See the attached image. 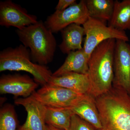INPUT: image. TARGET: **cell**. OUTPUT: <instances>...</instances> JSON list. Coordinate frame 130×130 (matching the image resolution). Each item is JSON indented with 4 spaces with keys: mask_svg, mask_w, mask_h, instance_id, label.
<instances>
[{
    "mask_svg": "<svg viewBox=\"0 0 130 130\" xmlns=\"http://www.w3.org/2000/svg\"><path fill=\"white\" fill-rule=\"evenodd\" d=\"M108 25L122 31L130 30V0L115 1L113 13Z\"/></svg>",
    "mask_w": 130,
    "mask_h": 130,
    "instance_id": "2e32d148",
    "label": "cell"
},
{
    "mask_svg": "<svg viewBox=\"0 0 130 130\" xmlns=\"http://www.w3.org/2000/svg\"><path fill=\"white\" fill-rule=\"evenodd\" d=\"M94 127L76 115L72 117L68 130H95Z\"/></svg>",
    "mask_w": 130,
    "mask_h": 130,
    "instance_id": "ffe728a7",
    "label": "cell"
},
{
    "mask_svg": "<svg viewBox=\"0 0 130 130\" xmlns=\"http://www.w3.org/2000/svg\"><path fill=\"white\" fill-rule=\"evenodd\" d=\"M89 17L85 0H81L63 11H55L48 16L44 23L53 33H56L72 24L83 25Z\"/></svg>",
    "mask_w": 130,
    "mask_h": 130,
    "instance_id": "52a82bcc",
    "label": "cell"
},
{
    "mask_svg": "<svg viewBox=\"0 0 130 130\" xmlns=\"http://www.w3.org/2000/svg\"><path fill=\"white\" fill-rule=\"evenodd\" d=\"M38 85L34 79L28 75L19 73L3 74L0 78V93L25 98L31 95Z\"/></svg>",
    "mask_w": 130,
    "mask_h": 130,
    "instance_id": "30bf717a",
    "label": "cell"
},
{
    "mask_svg": "<svg viewBox=\"0 0 130 130\" xmlns=\"http://www.w3.org/2000/svg\"><path fill=\"white\" fill-rule=\"evenodd\" d=\"M48 84L66 88L82 95L90 94V80L88 74L70 72L58 77L52 76Z\"/></svg>",
    "mask_w": 130,
    "mask_h": 130,
    "instance_id": "7c38bea8",
    "label": "cell"
},
{
    "mask_svg": "<svg viewBox=\"0 0 130 130\" xmlns=\"http://www.w3.org/2000/svg\"><path fill=\"white\" fill-rule=\"evenodd\" d=\"M6 71L29 73L42 86L48 83L53 74L46 66L33 62L29 49L23 44L6 48L0 52V72Z\"/></svg>",
    "mask_w": 130,
    "mask_h": 130,
    "instance_id": "277c9868",
    "label": "cell"
},
{
    "mask_svg": "<svg viewBox=\"0 0 130 130\" xmlns=\"http://www.w3.org/2000/svg\"><path fill=\"white\" fill-rule=\"evenodd\" d=\"M76 3V0H59L55 7V10L63 11Z\"/></svg>",
    "mask_w": 130,
    "mask_h": 130,
    "instance_id": "44dd1931",
    "label": "cell"
},
{
    "mask_svg": "<svg viewBox=\"0 0 130 130\" xmlns=\"http://www.w3.org/2000/svg\"><path fill=\"white\" fill-rule=\"evenodd\" d=\"M116 41L110 39L103 42L90 56L88 73L91 83L90 95L94 98L107 93L112 87Z\"/></svg>",
    "mask_w": 130,
    "mask_h": 130,
    "instance_id": "7a4b0ae2",
    "label": "cell"
},
{
    "mask_svg": "<svg viewBox=\"0 0 130 130\" xmlns=\"http://www.w3.org/2000/svg\"><path fill=\"white\" fill-rule=\"evenodd\" d=\"M89 59L83 48L71 51L68 54L63 64L53 73L52 76H60L70 72L88 74Z\"/></svg>",
    "mask_w": 130,
    "mask_h": 130,
    "instance_id": "4fadbf2b",
    "label": "cell"
},
{
    "mask_svg": "<svg viewBox=\"0 0 130 130\" xmlns=\"http://www.w3.org/2000/svg\"><path fill=\"white\" fill-rule=\"evenodd\" d=\"M14 103L23 106L27 113L25 122L19 127L18 130H46L47 107L31 95L25 98H17Z\"/></svg>",
    "mask_w": 130,
    "mask_h": 130,
    "instance_id": "8fae6325",
    "label": "cell"
},
{
    "mask_svg": "<svg viewBox=\"0 0 130 130\" xmlns=\"http://www.w3.org/2000/svg\"><path fill=\"white\" fill-rule=\"evenodd\" d=\"M85 95L48 83L31 95L46 107L57 108L72 107L81 101Z\"/></svg>",
    "mask_w": 130,
    "mask_h": 130,
    "instance_id": "8992f818",
    "label": "cell"
},
{
    "mask_svg": "<svg viewBox=\"0 0 130 130\" xmlns=\"http://www.w3.org/2000/svg\"><path fill=\"white\" fill-rule=\"evenodd\" d=\"M83 26L86 36L83 48L89 58L95 48L106 40L114 39L129 41L125 31L116 29L91 17H89Z\"/></svg>",
    "mask_w": 130,
    "mask_h": 130,
    "instance_id": "5b68a950",
    "label": "cell"
},
{
    "mask_svg": "<svg viewBox=\"0 0 130 130\" xmlns=\"http://www.w3.org/2000/svg\"><path fill=\"white\" fill-rule=\"evenodd\" d=\"M70 108L74 114L89 123L96 130L101 128V118L95 98L90 95H85L81 101Z\"/></svg>",
    "mask_w": 130,
    "mask_h": 130,
    "instance_id": "5bb4252c",
    "label": "cell"
},
{
    "mask_svg": "<svg viewBox=\"0 0 130 130\" xmlns=\"http://www.w3.org/2000/svg\"><path fill=\"white\" fill-rule=\"evenodd\" d=\"M18 124L14 107L6 104L0 111V130H18Z\"/></svg>",
    "mask_w": 130,
    "mask_h": 130,
    "instance_id": "d6986e66",
    "label": "cell"
},
{
    "mask_svg": "<svg viewBox=\"0 0 130 130\" xmlns=\"http://www.w3.org/2000/svg\"><path fill=\"white\" fill-rule=\"evenodd\" d=\"M38 21L36 15L28 13L26 9L11 0L0 2V25L2 26H13L21 29Z\"/></svg>",
    "mask_w": 130,
    "mask_h": 130,
    "instance_id": "9c48e42d",
    "label": "cell"
},
{
    "mask_svg": "<svg viewBox=\"0 0 130 130\" xmlns=\"http://www.w3.org/2000/svg\"><path fill=\"white\" fill-rule=\"evenodd\" d=\"M19 40L29 48L32 61L46 66L52 62L57 43L53 33L46 27L42 20L36 23L16 30Z\"/></svg>",
    "mask_w": 130,
    "mask_h": 130,
    "instance_id": "3957f363",
    "label": "cell"
},
{
    "mask_svg": "<svg viewBox=\"0 0 130 130\" xmlns=\"http://www.w3.org/2000/svg\"><path fill=\"white\" fill-rule=\"evenodd\" d=\"M74 115L70 108L47 107L45 116L46 124L64 130H68Z\"/></svg>",
    "mask_w": 130,
    "mask_h": 130,
    "instance_id": "e0dca14e",
    "label": "cell"
},
{
    "mask_svg": "<svg viewBox=\"0 0 130 130\" xmlns=\"http://www.w3.org/2000/svg\"><path fill=\"white\" fill-rule=\"evenodd\" d=\"M89 17L106 23L109 22L113 13V0H85Z\"/></svg>",
    "mask_w": 130,
    "mask_h": 130,
    "instance_id": "ac0fdd59",
    "label": "cell"
},
{
    "mask_svg": "<svg viewBox=\"0 0 130 130\" xmlns=\"http://www.w3.org/2000/svg\"><path fill=\"white\" fill-rule=\"evenodd\" d=\"M102 127L95 130H130V95L112 86L95 98Z\"/></svg>",
    "mask_w": 130,
    "mask_h": 130,
    "instance_id": "6da1fadb",
    "label": "cell"
},
{
    "mask_svg": "<svg viewBox=\"0 0 130 130\" xmlns=\"http://www.w3.org/2000/svg\"><path fill=\"white\" fill-rule=\"evenodd\" d=\"M112 86L123 89L130 95V45L116 40L113 60Z\"/></svg>",
    "mask_w": 130,
    "mask_h": 130,
    "instance_id": "ba28073f",
    "label": "cell"
},
{
    "mask_svg": "<svg viewBox=\"0 0 130 130\" xmlns=\"http://www.w3.org/2000/svg\"><path fill=\"white\" fill-rule=\"evenodd\" d=\"M60 32L62 41L59 47L63 54H68L71 51L83 48L82 42L85 35L83 26L73 24L64 28Z\"/></svg>",
    "mask_w": 130,
    "mask_h": 130,
    "instance_id": "9a60e30c",
    "label": "cell"
},
{
    "mask_svg": "<svg viewBox=\"0 0 130 130\" xmlns=\"http://www.w3.org/2000/svg\"><path fill=\"white\" fill-rule=\"evenodd\" d=\"M46 130H64L58 129V128H55L51 126L46 125Z\"/></svg>",
    "mask_w": 130,
    "mask_h": 130,
    "instance_id": "7402d4cb",
    "label": "cell"
}]
</instances>
